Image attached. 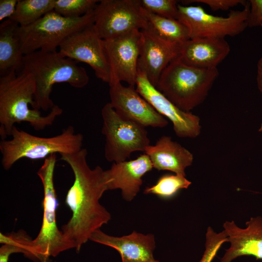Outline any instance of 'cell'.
Listing matches in <instances>:
<instances>
[{
  "mask_svg": "<svg viewBox=\"0 0 262 262\" xmlns=\"http://www.w3.org/2000/svg\"><path fill=\"white\" fill-rule=\"evenodd\" d=\"M87 155L86 149L83 148L73 153L60 155L61 160L69 165L74 176L65 200L72 216L61 230L74 244L77 252L90 240L94 232L111 219L110 213L99 202L108 191L105 170L98 165L91 168Z\"/></svg>",
  "mask_w": 262,
  "mask_h": 262,
  "instance_id": "obj_1",
  "label": "cell"
},
{
  "mask_svg": "<svg viewBox=\"0 0 262 262\" xmlns=\"http://www.w3.org/2000/svg\"><path fill=\"white\" fill-rule=\"evenodd\" d=\"M35 83L32 75L21 71L0 77V135L10 136L16 123L27 122L36 131L51 125L63 113L54 105L48 114L34 109Z\"/></svg>",
  "mask_w": 262,
  "mask_h": 262,
  "instance_id": "obj_2",
  "label": "cell"
},
{
  "mask_svg": "<svg viewBox=\"0 0 262 262\" xmlns=\"http://www.w3.org/2000/svg\"><path fill=\"white\" fill-rule=\"evenodd\" d=\"M77 63L56 50H39L24 55L21 71L31 74L35 83L34 109L47 111L54 106L50 94L56 83L66 82L76 88L88 83L86 70Z\"/></svg>",
  "mask_w": 262,
  "mask_h": 262,
  "instance_id": "obj_3",
  "label": "cell"
},
{
  "mask_svg": "<svg viewBox=\"0 0 262 262\" xmlns=\"http://www.w3.org/2000/svg\"><path fill=\"white\" fill-rule=\"evenodd\" d=\"M56 159V154L46 158L37 172L44 191L42 222L38 234L29 244L26 257L37 262H47L51 256L55 257L62 252L75 248L57 225L58 203L53 180Z\"/></svg>",
  "mask_w": 262,
  "mask_h": 262,
  "instance_id": "obj_4",
  "label": "cell"
},
{
  "mask_svg": "<svg viewBox=\"0 0 262 262\" xmlns=\"http://www.w3.org/2000/svg\"><path fill=\"white\" fill-rule=\"evenodd\" d=\"M218 76L217 68H199L177 58L163 71L155 87L179 108L190 112L205 100Z\"/></svg>",
  "mask_w": 262,
  "mask_h": 262,
  "instance_id": "obj_5",
  "label": "cell"
},
{
  "mask_svg": "<svg viewBox=\"0 0 262 262\" xmlns=\"http://www.w3.org/2000/svg\"><path fill=\"white\" fill-rule=\"evenodd\" d=\"M9 140L0 142L1 163L4 169L9 170L18 160L46 159L57 153L70 154L82 148L83 135L76 133L69 126L61 133L49 137L35 136L16 128H13Z\"/></svg>",
  "mask_w": 262,
  "mask_h": 262,
  "instance_id": "obj_6",
  "label": "cell"
},
{
  "mask_svg": "<svg viewBox=\"0 0 262 262\" xmlns=\"http://www.w3.org/2000/svg\"><path fill=\"white\" fill-rule=\"evenodd\" d=\"M94 24V10L77 17L63 16L52 11L33 23L18 28L24 55L37 50L56 51L74 33Z\"/></svg>",
  "mask_w": 262,
  "mask_h": 262,
  "instance_id": "obj_7",
  "label": "cell"
},
{
  "mask_svg": "<svg viewBox=\"0 0 262 262\" xmlns=\"http://www.w3.org/2000/svg\"><path fill=\"white\" fill-rule=\"evenodd\" d=\"M101 132L105 137L104 156L109 162L126 161L135 151L144 152L150 145L145 127L118 113L110 102L102 108Z\"/></svg>",
  "mask_w": 262,
  "mask_h": 262,
  "instance_id": "obj_8",
  "label": "cell"
},
{
  "mask_svg": "<svg viewBox=\"0 0 262 262\" xmlns=\"http://www.w3.org/2000/svg\"><path fill=\"white\" fill-rule=\"evenodd\" d=\"M249 1L242 10L231 11L225 17L207 13L200 6L178 5L177 19L189 30L190 39L234 36L248 27Z\"/></svg>",
  "mask_w": 262,
  "mask_h": 262,
  "instance_id": "obj_9",
  "label": "cell"
},
{
  "mask_svg": "<svg viewBox=\"0 0 262 262\" xmlns=\"http://www.w3.org/2000/svg\"><path fill=\"white\" fill-rule=\"evenodd\" d=\"M146 26L138 0H101L94 9L93 27L103 40L144 30Z\"/></svg>",
  "mask_w": 262,
  "mask_h": 262,
  "instance_id": "obj_10",
  "label": "cell"
},
{
  "mask_svg": "<svg viewBox=\"0 0 262 262\" xmlns=\"http://www.w3.org/2000/svg\"><path fill=\"white\" fill-rule=\"evenodd\" d=\"M142 32L134 30L118 37L103 40L109 66V86L122 82L135 87L138 76Z\"/></svg>",
  "mask_w": 262,
  "mask_h": 262,
  "instance_id": "obj_11",
  "label": "cell"
},
{
  "mask_svg": "<svg viewBox=\"0 0 262 262\" xmlns=\"http://www.w3.org/2000/svg\"><path fill=\"white\" fill-rule=\"evenodd\" d=\"M59 48L65 56L90 66L98 79L109 84L110 73L103 40L97 34L93 25L70 35Z\"/></svg>",
  "mask_w": 262,
  "mask_h": 262,
  "instance_id": "obj_12",
  "label": "cell"
},
{
  "mask_svg": "<svg viewBox=\"0 0 262 262\" xmlns=\"http://www.w3.org/2000/svg\"><path fill=\"white\" fill-rule=\"evenodd\" d=\"M135 87L142 97L172 122L177 136L195 138L200 134L201 126L199 117L177 107L153 86L144 74L138 73Z\"/></svg>",
  "mask_w": 262,
  "mask_h": 262,
  "instance_id": "obj_13",
  "label": "cell"
},
{
  "mask_svg": "<svg viewBox=\"0 0 262 262\" xmlns=\"http://www.w3.org/2000/svg\"><path fill=\"white\" fill-rule=\"evenodd\" d=\"M110 103L121 115L144 127L164 128L168 122L142 97L134 86L118 82L110 86Z\"/></svg>",
  "mask_w": 262,
  "mask_h": 262,
  "instance_id": "obj_14",
  "label": "cell"
},
{
  "mask_svg": "<svg viewBox=\"0 0 262 262\" xmlns=\"http://www.w3.org/2000/svg\"><path fill=\"white\" fill-rule=\"evenodd\" d=\"M141 32L138 73L144 74L156 87L164 69L178 58L180 45L165 41L147 31L142 30Z\"/></svg>",
  "mask_w": 262,
  "mask_h": 262,
  "instance_id": "obj_15",
  "label": "cell"
},
{
  "mask_svg": "<svg viewBox=\"0 0 262 262\" xmlns=\"http://www.w3.org/2000/svg\"><path fill=\"white\" fill-rule=\"evenodd\" d=\"M241 228L233 221L225 222L224 231L230 243L229 247L220 262H231L242 256H252L262 261V217H252Z\"/></svg>",
  "mask_w": 262,
  "mask_h": 262,
  "instance_id": "obj_16",
  "label": "cell"
},
{
  "mask_svg": "<svg viewBox=\"0 0 262 262\" xmlns=\"http://www.w3.org/2000/svg\"><path fill=\"white\" fill-rule=\"evenodd\" d=\"M90 240L115 249L122 262H159L154 257L156 242L152 233L145 234L133 231L129 235L117 237L98 229Z\"/></svg>",
  "mask_w": 262,
  "mask_h": 262,
  "instance_id": "obj_17",
  "label": "cell"
},
{
  "mask_svg": "<svg viewBox=\"0 0 262 262\" xmlns=\"http://www.w3.org/2000/svg\"><path fill=\"white\" fill-rule=\"evenodd\" d=\"M150 160L145 153L136 159L113 163L105 170L108 190L120 189L123 199L131 201L143 184L142 177L153 168Z\"/></svg>",
  "mask_w": 262,
  "mask_h": 262,
  "instance_id": "obj_18",
  "label": "cell"
},
{
  "mask_svg": "<svg viewBox=\"0 0 262 262\" xmlns=\"http://www.w3.org/2000/svg\"><path fill=\"white\" fill-rule=\"evenodd\" d=\"M229 52V45L225 39H190L180 45L178 58L189 66L212 69L217 68Z\"/></svg>",
  "mask_w": 262,
  "mask_h": 262,
  "instance_id": "obj_19",
  "label": "cell"
},
{
  "mask_svg": "<svg viewBox=\"0 0 262 262\" xmlns=\"http://www.w3.org/2000/svg\"><path fill=\"white\" fill-rule=\"evenodd\" d=\"M144 153L153 167L159 171L167 170L185 177V169L193 162V154L170 136H163L154 145H149Z\"/></svg>",
  "mask_w": 262,
  "mask_h": 262,
  "instance_id": "obj_20",
  "label": "cell"
},
{
  "mask_svg": "<svg viewBox=\"0 0 262 262\" xmlns=\"http://www.w3.org/2000/svg\"><path fill=\"white\" fill-rule=\"evenodd\" d=\"M19 26L10 18L0 25V77L21 71L24 54L21 50Z\"/></svg>",
  "mask_w": 262,
  "mask_h": 262,
  "instance_id": "obj_21",
  "label": "cell"
},
{
  "mask_svg": "<svg viewBox=\"0 0 262 262\" xmlns=\"http://www.w3.org/2000/svg\"><path fill=\"white\" fill-rule=\"evenodd\" d=\"M141 8L147 22L144 30L165 41L179 45L190 39L188 29L178 19L162 17Z\"/></svg>",
  "mask_w": 262,
  "mask_h": 262,
  "instance_id": "obj_22",
  "label": "cell"
},
{
  "mask_svg": "<svg viewBox=\"0 0 262 262\" xmlns=\"http://www.w3.org/2000/svg\"><path fill=\"white\" fill-rule=\"evenodd\" d=\"M54 5V0H18L10 19L20 27L27 26L53 11Z\"/></svg>",
  "mask_w": 262,
  "mask_h": 262,
  "instance_id": "obj_23",
  "label": "cell"
},
{
  "mask_svg": "<svg viewBox=\"0 0 262 262\" xmlns=\"http://www.w3.org/2000/svg\"><path fill=\"white\" fill-rule=\"evenodd\" d=\"M191 182L185 177L179 175H164L156 183L146 187L145 194H153L163 198H168L174 196L180 189H187Z\"/></svg>",
  "mask_w": 262,
  "mask_h": 262,
  "instance_id": "obj_24",
  "label": "cell"
},
{
  "mask_svg": "<svg viewBox=\"0 0 262 262\" xmlns=\"http://www.w3.org/2000/svg\"><path fill=\"white\" fill-rule=\"evenodd\" d=\"M98 0H54L53 11L66 17L81 16L94 9Z\"/></svg>",
  "mask_w": 262,
  "mask_h": 262,
  "instance_id": "obj_25",
  "label": "cell"
},
{
  "mask_svg": "<svg viewBox=\"0 0 262 262\" xmlns=\"http://www.w3.org/2000/svg\"><path fill=\"white\" fill-rule=\"evenodd\" d=\"M27 238L26 233L22 230L8 235L0 233V242L2 246L0 248V262H8L10 255L13 253L24 254Z\"/></svg>",
  "mask_w": 262,
  "mask_h": 262,
  "instance_id": "obj_26",
  "label": "cell"
},
{
  "mask_svg": "<svg viewBox=\"0 0 262 262\" xmlns=\"http://www.w3.org/2000/svg\"><path fill=\"white\" fill-rule=\"evenodd\" d=\"M178 1L175 0H138L141 7L156 15L177 19Z\"/></svg>",
  "mask_w": 262,
  "mask_h": 262,
  "instance_id": "obj_27",
  "label": "cell"
},
{
  "mask_svg": "<svg viewBox=\"0 0 262 262\" xmlns=\"http://www.w3.org/2000/svg\"><path fill=\"white\" fill-rule=\"evenodd\" d=\"M225 242H228V238L224 230L217 233L209 227L205 236V250L199 262H212Z\"/></svg>",
  "mask_w": 262,
  "mask_h": 262,
  "instance_id": "obj_28",
  "label": "cell"
},
{
  "mask_svg": "<svg viewBox=\"0 0 262 262\" xmlns=\"http://www.w3.org/2000/svg\"><path fill=\"white\" fill-rule=\"evenodd\" d=\"M184 3H201L207 5L213 11L228 10L239 4L245 5L246 1L244 0H184Z\"/></svg>",
  "mask_w": 262,
  "mask_h": 262,
  "instance_id": "obj_29",
  "label": "cell"
},
{
  "mask_svg": "<svg viewBox=\"0 0 262 262\" xmlns=\"http://www.w3.org/2000/svg\"><path fill=\"white\" fill-rule=\"evenodd\" d=\"M249 2L248 27L259 26L262 21V0H250Z\"/></svg>",
  "mask_w": 262,
  "mask_h": 262,
  "instance_id": "obj_30",
  "label": "cell"
},
{
  "mask_svg": "<svg viewBox=\"0 0 262 262\" xmlns=\"http://www.w3.org/2000/svg\"><path fill=\"white\" fill-rule=\"evenodd\" d=\"M18 0H0V20L10 18L14 14Z\"/></svg>",
  "mask_w": 262,
  "mask_h": 262,
  "instance_id": "obj_31",
  "label": "cell"
},
{
  "mask_svg": "<svg viewBox=\"0 0 262 262\" xmlns=\"http://www.w3.org/2000/svg\"><path fill=\"white\" fill-rule=\"evenodd\" d=\"M260 26L262 27V21ZM257 83L258 88L262 94V57L259 59L257 64Z\"/></svg>",
  "mask_w": 262,
  "mask_h": 262,
  "instance_id": "obj_32",
  "label": "cell"
},
{
  "mask_svg": "<svg viewBox=\"0 0 262 262\" xmlns=\"http://www.w3.org/2000/svg\"><path fill=\"white\" fill-rule=\"evenodd\" d=\"M259 131L260 132H262V123H261V126H260V128H259Z\"/></svg>",
  "mask_w": 262,
  "mask_h": 262,
  "instance_id": "obj_33",
  "label": "cell"
},
{
  "mask_svg": "<svg viewBox=\"0 0 262 262\" xmlns=\"http://www.w3.org/2000/svg\"></svg>",
  "mask_w": 262,
  "mask_h": 262,
  "instance_id": "obj_34",
  "label": "cell"
}]
</instances>
